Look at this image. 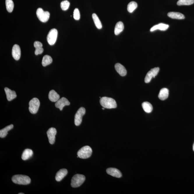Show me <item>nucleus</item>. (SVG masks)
I'll return each mask as SVG.
<instances>
[{
    "label": "nucleus",
    "mask_w": 194,
    "mask_h": 194,
    "mask_svg": "<svg viewBox=\"0 0 194 194\" xmlns=\"http://www.w3.org/2000/svg\"><path fill=\"white\" fill-rule=\"evenodd\" d=\"M100 102L101 105L105 108H115L117 107L116 101L112 98L103 97L100 98Z\"/></svg>",
    "instance_id": "obj_1"
},
{
    "label": "nucleus",
    "mask_w": 194,
    "mask_h": 194,
    "mask_svg": "<svg viewBox=\"0 0 194 194\" xmlns=\"http://www.w3.org/2000/svg\"><path fill=\"white\" fill-rule=\"evenodd\" d=\"M12 181L15 184L20 185H27L30 184L31 180L29 177L23 175H16L12 177Z\"/></svg>",
    "instance_id": "obj_2"
},
{
    "label": "nucleus",
    "mask_w": 194,
    "mask_h": 194,
    "mask_svg": "<svg viewBox=\"0 0 194 194\" xmlns=\"http://www.w3.org/2000/svg\"><path fill=\"white\" fill-rule=\"evenodd\" d=\"M92 150L90 146H84L78 151L77 154L79 158L86 159L91 156Z\"/></svg>",
    "instance_id": "obj_3"
},
{
    "label": "nucleus",
    "mask_w": 194,
    "mask_h": 194,
    "mask_svg": "<svg viewBox=\"0 0 194 194\" xmlns=\"http://www.w3.org/2000/svg\"><path fill=\"white\" fill-rule=\"evenodd\" d=\"M85 180V177L84 175L77 174L72 177L71 186L73 188L79 187L84 183Z\"/></svg>",
    "instance_id": "obj_4"
},
{
    "label": "nucleus",
    "mask_w": 194,
    "mask_h": 194,
    "mask_svg": "<svg viewBox=\"0 0 194 194\" xmlns=\"http://www.w3.org/2000/svg\"><path fill=\"white\" fill-rule=\"evenodd\" d=\"M29 110L31 113L35 114L37 113L40 105L39 100L37 98H33L29 103Z\"/></svg>",
    "instance_id": "obj_5"
},
{
    "label": "nucleus",
    "mask_w": 194,
    "mask_h": 194,
    "mask_svg": "<svg viewBox=\"0 0 194 194\" xmlns=\"http://www.w3.org/2000/svg\"><path fill=\"white\" fill-rule=\"evenodd\" d=\"M37 16L40 21L46 22L48 20L50 14L48 11H44L41 8H38L36 11Z\"/></svg>",
    "instance_id": "obj_6"
},
{
    "label": "nucleus",
    "mask_w": 194,
    "mask_h": 194,
    "mask_svg": "<svg viewBox=\"0 0 194 194\" xmlns=\"http://www.w3.org/2000/svg\"><path fill=\"white\" fill-rule=\"evenodd\" d=\"M86 110L84 108L81 107L78 109L75 117V126H79L82 121V117L85 114Z\"/></svg>",
    "instance_id": "obj_7"
},
{
    "label": "nucleus",
    "mask_w": 194,
    "mask_h": 194,
    "mask_svg": "<svg viewBox=\"0 0 194 194\" xmlns=\"http://www.w3.org/2000/svg\"><path fill=\"white\" fill-rule=\"evenodd\" d=\"M57 35L58 31L57 29H53L50 31L47 37V41L49 45H52L54 44L57 40Z\"/></svg>",
    "instance_id": "obj_8"
},
{
    "label": "nucleus",
    "mask_w": 194,
    "mask_h": 194,
    "mask_svg": "<svg viewBox=\"0 0 194 194\" xmlns=\"http://www.w3.org/2000/svg\"><path fill=\"white\" fill-rule=\"evenodd\" d=\"M159 70V67H155L151 69L146 75L145 79H144L145 82L146 83L150 82L152 78H155V77L158 75Z\"/></svg>",
    "instance_id": "obj_9"
},
{
    "label": "nucleus",
    "mask_w": 194,
    "mask_h": 194,
    "mask_svg": "<svg viewBox=\"0 0 194 194\" xmlns=\"http://www.w3.org/2000/svg\"><path fill=\"white\" fill-rule=\"evenodd\" d=\"M57 133L56 129L54 128H51L47 131V136L48 138L49 142L50 144H54L55 135H56Z\"/></svg>",
    "instance_id": "obj_10"
},
{
    "label": "nucleus",
    "mask_w": 194,
    "mask_h": 194,
    "mask_svg": "<svg viewBox=\"0 0 194 194\" xmlns=\"http://www.w3.org/2000/svg\"><path fill=\"white\" fill-rule=\"evenodd\" d=\"M70 103L68 100L64 97L59 99L57 101L55 104V106L57 108H59L61 111L62 110L63 108L65 106L69 105Z\"/></svg>",
    "instance_id": "obj_11"
},
{
    "label": "nucleus",
    "mask_w": 194,
    "mask_h": 194,
    "mask_svg": "<svg viewBox=\"0 0 194 194\" xmlns=\"http://www.w3.org/2000/svg\"><path fill=\"white\" fill-rule=\"evenodd\" d=\"M12 55L13 57L16 61L19 60L21 57V51L20 46L15 44L12 49Z\"/></svg>",
    "instance_id": "obj_12"
},
{
    "label": "nucleus",
    "mask_w": 194,
    "mask_h": 194,
    "mask_svg": "<svg viewBox=\"0 0 194 194\" xmlns=\"http://www.w3.org/2000/svg\"><path fill=\"white\" fill-rule=\"evenodd\" d=\"M107 172L108 174L115 177L120 178L122 176L121 172L115 168H109L107 169Z\"/></svg>",
    "instance_id": "obj_13"
},
{
    "label": "nucleus",
    "mask_w": 194,
    "mask_h": 194,
    "mask_svg": "<svg viewBox=\"0 0 194 194\" xmlns=\"http://www.w3.org/2000/svg\"><path fill=\"white\" fill-rule=\"evenodd\" d=\"M115 68L117 72L121 76H124L127 75V70L124 66L119 63L115 64Z\"/></svg>",
    "instance_id": "obj_14"
},
{
    "label": "nucleus",
    "mask_w": 194,
    "mask_h": 194,
    "mask_svg": "<svg viewBox=\"0 0 194 194\" xmlns=\"http://www.w3.org/2000/svg\"><path fill=\"white\" fill-rule=\"evenodd\" d=\"M68 171L65 169H62L60 170L57 172L55 175V180L57 181H60L67 174Z\"/></svg>",
    "instance_id": "obj_15"
},
{
    "label": "nucleus",
    "mask_w": 194,
    "mask_h": 194,
    "mask_svg": "<svg viewBox=\"0 0 194 194\" xmlns=\"http://www.w3.org/2000/svg\"><path fill=\"white\" fill-rule=\"evenodd\" d=\"M4 91L7 96V99L8 101H12L16 98V94L14 91H12L7 87L5 88Z\"/></svg>",
    "instance_id": "obj_16"
},
{
    "label": "nucleus",
    "mask_w": 194,
    "mask_h": 194,
    "mask_svg": "<svg viewBox=\"0 0 194 194\" xmlns=\"http://www.w3.org/2000/svg\"><path fill=\"white\" fill-rule=\"evenodd\" d=\"M49 99L52 102H57L59 99L60 96L54 90H51L49 94Z\"/></svg>",
    "instance_id": "obj_17"
},
{
    "label": "nucleus",
    "mask_w": 194,
    "mask_h": 194,
    "mask_svg": "<svg viewBox=\"0 0 194 194\" xmlns=\"http://www.w3.org/2000/svg\"><path fill=\"white\" fill-rule=\"evenodd\" d=\"M169 91L167 88L161 89L158 95V98L161 100H164L167 99L169 96Z\"/></svg>",
    "instance_id": "obj_18"
},
{
    "label": "nucleus",
    "mask_w": 194,
    "mask_h": 194,
    "mask_svg": "<svg viewBox=\"0 0 194 194\" xmlns=\"http://www.w3.org/2000/svg\"><path fill=\"white\" fill-rule=\"evenodd\" d=\"M167 16L172 19L178 20L184 19L185 17L183 14L179 12H170L167 14Z\"/></svg>",
    "instance_id": "obj_19"
},
{
    "label": "nucleus",
    "mask_w": 194,
    "mask_h": 194,
    "mask_svg": "<svg viewBox=\"0 0 194 194\" xmlns=\"http://www.w3.org/2000/svg\"><path fill=\"white\" fill-rule=\"evenodd\" d=\"M33 154V152L31 149H26L23 151L22 155V159L24 161H27L31 158Z\"/></svg>",
    "instance_id": "obj_20"
},
{
    "label": "nucleus",
    "mask_w": 194,
    "mask_h": 194,
    "mask_svg": "<svg viewBox=\"0 0 194 194\" xmlns=\"http://www.w3.org/2000/svg\"><path fill=\"white\" fill-rule=\"evenodd\" d=\"M169 27V26L167 24L161 23L156 25L154 26L150 29V31L152 32L157 30H159L161 31H165L167 30Z\"/></svg>",
    "instance_id": "obj_21"
},
{
    "label": "nucleus",
    "mask_w": 194,
    "mask_h": 194,
    "mask_svg": "<svg viewBox=\"0 0 194 194\" xmlns=\"http://www.w3.org/2000/svg\"><path fill=\"white\" fill-rule=\"evenodd\" d=\"M124 24L122 22L119 21L117 23L114 29L115 34L116 35H119L124 30Z\"/></svg>",
    "instance_id": "obj_22"
},
{
    "label": "nucleus",
    "mask_w": 194,
    "mask_h": 194,
    "mask_svg": "<svg viewBox=\"0 0 194 194\" xmlns=\"http://www.w3.org/2000/svg\"><path fill=\"white\" fill-rule=\"evenodd\" d=\"M13 128V124H10V125L7 126L3 129L0 130V137L3 138L5 137L8 134V132Z\"/></svg>",
    "instance_id": "obj_23"
},
{
    "label": "nucleus",
    "mask_w": 194,
    "mask_h": 194,
    "mask_svg": "<svg viewBox=\"0 0 194 194\" xmlns=\"http://www.w3.org/2000/svg\"><path fill=\"white\" fill-rule=\"evenodd\" d=\"M142 107L143 109L147 113H150L153 110V107L151 104L148 102H144L142 103Z\"/></svg>",
    "instance_id": "obj_24"
},
{
    "label": "nucleus",
    "mask_w": 194,
    "mask_h": 194,
    "mask_svg": "<svg viewBox=\"0 0 194 194\" xmlns=\"http://www.w3.org/2000/svg\"><path fill=\"white\" fill-rule=\"evenodd\" d=\"M53 61V59L51 57L48 55H45L43 57L42 61V64L43 66L46 67L51 64Z\"/></svg>",
    "instance_id": "obj_25"
},
{
    "label": "nucleus",
    "mask_w": 194,
    "mask_h": 194,
    "mask_svg": "<svg viewBox=\"0 0 194 194\" xmlns=\"http://www.w3.org/2000/svg\"><path fill=\"white\" fill-rule=\"evenodd\" d=\"M92 17L96 27L98 29L102 28V25L100 21V20L97 15L95 13H93L92 15Z\"/></svg>",
    "instance_id": "obj_26"
},
{
    "label": "nucleus",
    "mask_w": 194,
    "mask_h": 194,
    "mask_svg": "<svg viewBox=\"0 0 194 194\" xmlns=\"http://www.w3.org/2000/svg\"><path fill=\"white\" fill-rule=\"evenodd\" d=\"M6 9L9 12L13 11L14 8V3L12 0H6Z\"/></svg>",
    "instance_id": "obj_27"
},
{
    "label": "nucleus",
    "mask_w": 194,
    "mask_h": 194,
    "mask_svg": "<svg viewBox=\"0 0 194 194\" xmlns=\"http://www.w3.org/2000/svg\"><path fill=\"white\" fill-rule=\"evenodd\" d=\"M137 7V4L135 1H131L127 6V10L129 13H132Z\"/></svg>",
    "instance_id": "obj_28"
},
{
    "label": "nucleus",
    "mask_w": 194,
    "mask_h": 194,
    "mask_svg": "<svg viewBox=\"0 0 194 194\" xmlns=\"http://www.w3.org/2000/svg\"><path fill=\"white\" fill-rule=\"evenodd\" d=\"M194 3V0H179L177 4L178 6L190 5Z\"/></svg>",
    "instance_id": "obj_29"
},
{
    "label": "nucleus",
    "mask_w": 194,
    "mask_h": 194,
    "mask_svg": "<svg viewBox=\"0 0 194 194\" xmlns=\"http://www.w3.org/2000/svg\"><path fill=\"white\" fill-rule=\"evenodd\" d=\"M70 6V3L67 1H61V7L63 10H66L68 9Z\"/></svg>",
    "instance_id": "obj_30"
},
{
    "label": "nucleus",
    "mask_w": 194,
    "mask_h": 194,
    "mask_svg": "<svg viewBox=\"0 0 194 194\" xmlns=\"http://www.w3.org/2000/svg\"><path fill=\"white\" fill-rule=\"evenodd\" d=\"M73 17L75 20H79L80 18V12L78 8H75L74 10Z\"/></svg>",
    "instance_id": "obj_31"
},
{
    "label": "nucleus",
    "mask_w": 194,
    "mask_h": 194,
    "mask_svg": "<svg viewBox=\"0 0 194 194\" xmlns=\"http://www.w3.org/2000/svg\"><path fill=\"white\" fill-rule=\"evenodd\" d=\"M35 49H35V54L36 55L38 54H42L43 53V51H44V49H43L42 47Z\"/></svg>",
    "instance_id": "obj_32"
},
{
    "label": "nucleus",
    "mask_w": 194,
    "mask_h": 194,
    "mask_svg": "<svg viewBox=\"0 0 194 194\" xmlns=\"http://www.w3.org/2000/svg\"><path fill=\"white\" fill-rule=\"evenodd\" d=\"M34 46L35 49L40 48V47H42L43 44L39 41H36L34 43Z\"/></svg>",
    "instance_id": "obj_33"
},
{
    "label": "nucleus",
    "mask_w": 194,
    "mask_h": 194,
    "mask_svg": "<svg viewBox=\"0 0 194 194\" xmlns=\"http://www.w3.org/2000/svg\"><path fill=\"white\" fill-rule=\"evenodd\" d=\"M193 150L194 151V143L193 145Z\"/></svg>",
    "instance_id": "obj_34"
},
{
    "label": "nucleus",
    "mask_w": 194,
    "mask_h": 194,
    "mask_svg": "<svg viewBox=\"0 0 194 194\" xmlns=\"http://www.w3.org/2000/svg\"><path fill=\"white\" fill-rule=\"evenodd\" d=\"M19 194H24V193H18Z\"/></svg>",
    "instance_id": "obj_35"
},
{
    "label": "nucleus",
    "mask_w": 194,
    "mask_h": 194,
    "mask_svg": "<svg viewBox=\"0 0 194 194\" xmlns=\"http://www.w3.org/2000/svg\"><path fill=\"white\" fill-rule=\"evenodd\" d=\"M104 108H104V107L103 108H102L103 110H104V109H105Z\"/></svg>",
    "instance_id": "obj_36"
}]
</instances>
